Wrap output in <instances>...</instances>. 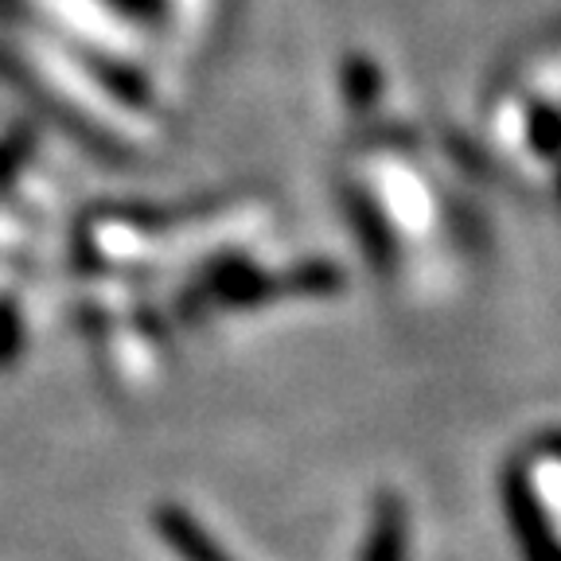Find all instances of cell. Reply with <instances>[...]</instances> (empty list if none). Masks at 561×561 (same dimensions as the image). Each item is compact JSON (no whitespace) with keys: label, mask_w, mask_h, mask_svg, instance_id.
<instances>
[{"label":"cell","mask_w":561,"mask_h":561,"mask_svg":"<svg viewBox=\"0 0 561 561\" xmlns=\"http://www.w3.org/2000/svg\"><path fill=\"white\" fill-rule=\"evenodd\" d=\"M160 526H164V538L175 546V550L184 553L187 561H230L222 550H215L207 535H203L199 526L192 523L187 515H175V511H164L160 515Z\"/></svg>","instance_id":"6da1fadb"}]
</instances>
